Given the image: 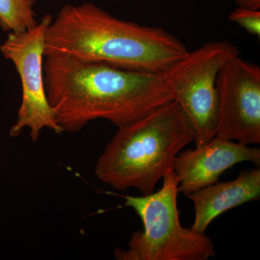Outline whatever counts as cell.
<instances>
[{"label": "cell", "mask_w": 260, "mask_h": 260, "mask_svg": "<svg viewBox=\"0 0 260 260\" xmlns=\"http://www.w3.org/2000/svg\"><path fill=\"white\" fill-rule=\"evenodd\" d=\"M44 70L48 101L64 133L97 119L121 127L174 100L159 73L49 56Z\"/></svg>", "instance_id": "obj_1"}, {"label": "cell", "mask_w": 260, "mask_h": 260, "mask_svg": "<svg viewBox=\"0 0 260 260\" xmlns=\"http://www.w3.org/2000/svg\"><path fill=\"white\" fill-rule=\"evenodd\" d=\"M188 51L164 28L121 20L90 3L62 7L44 42L45 56L159 74Z\"/></svg>", "instance_id": "obj_2"}, {"label": "cell", "mask_w": 260, "mask_h": 260, "mask_svg": "<svg viewBox=\"0 0 260 260\" xmlns=\"http://www.w3.org/2000/svg\"><path fill=\"white\" fill-rule=\"evenodd\" d=\"M194 141L184 112L171 101L118 128L94 172L116 190L135 188L142 195L149 194L168 171L174 170L178 154Z\"/></svg>", "instance_id": "obj_3"}, {"label": "cell", "mask_w": 260, "mask_h": 260, "mask_svg": "<svg viewBox=\"0 0 260 260\" xmlns=\"http://www.w3.org/2000/svg\"><path fill=\"white\" fill-rule=\"evenodd\" d=\"M161 188L142 196H124L125 206L139 215L143 230L133 233L128 248L116 249L119 260H208L215 256L213 241L183 227L177 196L179 180L174 170L162 177Z\"/></svg>", "instance_id": "obj_4"}, {"label": "cell", "mask_w": 260, "mask_h": 260, "mask_svg": "<svg viewBox=\"0 0 260 260\" xmlns=\"http://www.w3.org/2000/svg\"><path fill=\"white\" fill-rule=\"evenodd\" d=\"M240 50L228 41L205 43L173 63L161 73L164 82L184 112L194 135L195 146L216 135L219 71Z\"/></svg>", "instance_id": "obj_5"}, {"label": "cell", "mask_w": 260, "mask_h": 260, "mask_svg": "<svg viewBox=\"0 0 260 260\" xmlns=\"http://www.w3.org/2000/svg\"><path fill=\"white\" fill-rule=\"evenodd\" d=\"M52 19L47 14L26 31L9 32L0 45V51L14 64L21 82V104L16 121L10 128L12 138L20 136L23 129H28L30 139L36 143L44 129L57 135L64 133L48 101L44 80V42Z\"/></svg>", "instance_id": "obj_6"}, {"label": "cell", "mask_w": 260, "mask_h": 260, "mask_svg": "<svg viewBox=\"0 0 260 260\" xmlns=\"http://www.w3.org/2000/svg\"><path fill=\"white\" fill-rule=\"evenodd\" d=\"M216 135L247 145L260 143V68L240 55L219 71Z\"/></svg>", "instance_id": "obj_7"}, {"label": "cell", "mask_w": 260, "mask_h": 260, "mask_svg": "<svg viewBox=\"0 0 260 260\" xmlns=\"http://www.w3.org/2000/svg\"><path fill=\"white\" fill-rule=\"evenodd\" d=\"M243 162L259 167L260 149L215 136L204 145L181 151L174 167L179 192L186 196L215 184L225 171Z\"/></svg>", "instance_id": "obj_8"}, {"label": "cell", "mask_w": 260, "mask_h": 260, "mask_svg": "<svg viewBox=\"0 0 260 260\" xmlns=\"http://www.w3.org/2000/svg\"><path fill=\"white\" fill-rule=\"evenodd\" d=\"M194 205L195 234H205L207 229L221 214L260 198V170L241 173L234 180L218 182L186 195Z\"/></svg>", "instance_id": "obj_9"}, {"label": "cell", "mask_w": 260, "mask_h": 260, "mask_svg": "<svg viewBox=\"0 0 260 260\" xmlns=\"http://www.w3.org/2000/svg\"><path fill=\"white\" fill-rule=\"evenodd\" d=\"M34 0H0V28L4 32H20L38 23Z\"/></svg>", "instance_id": "obj_10"}, {"label": "cell", "mask_w": 260, "mask_h": 260, "mask_svg": "<svg viewBox=\"0 0 260 260\" xmlns=\"http://www.w3.org/2000/svg\"><path fill=\"white\" fill-rule=\"evenodd\" d=\"M229 21L237 24L250 35L260 37L259 10L238 8L229 16Z\"/></svg>", "instance_id": "obj_11"}, {"label": "cell", "mask_w": 260, "mask_h": 260, "mask_svg": "<svg viewBox=\"0 0 260 260\" xmlns=\"http://www.w3.org/2000/svg\"><path fill=\"white\" fill-rule=\"evenodd\" d=\"M239 8L259 10L260 0H234Z\"/></svg>", "instance_id": "obj_12"}]
</instances>
